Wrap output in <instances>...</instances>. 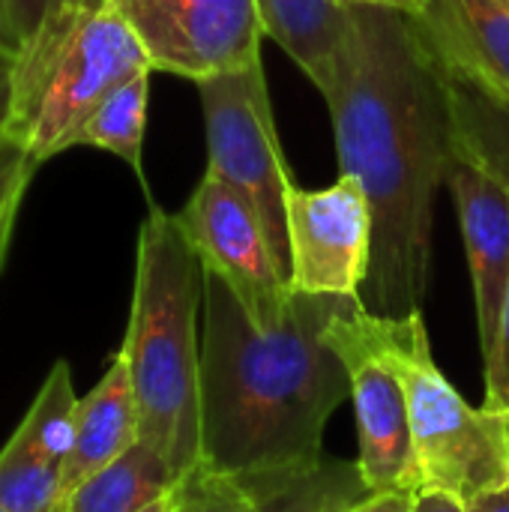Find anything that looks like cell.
<instances>
[{
    "mask_svg": "<svg viewBox=\"0 0 509 512\" xmlns=\"http://www.w3.org/2000/svg\"><path fill=\"white\" fill-rule=\"evenodd\" d=\"M63 468L42 459L18 432L0 450V510L63 512Z\"/></svg>",
    "mask_w": 509,
    "mask_h": 512,
    "instance_id": "ffe728a7",
    "label": "cell"
},
{
    "mask_svg": "<svg viewBox=\"0 0 509 512\" xmlns=\"http://www.w3.org/2000/svg\"><path fill=\"white\" fill-rule=\"evenodd\" d=\"M291 291L363 297L372 273L375 219L366 186L339 174L324 189L291 186L288 204Z\"/></svg>",
    "mask_w": 509,
    "mask_h": 512,
    "instance_id": "30bf717a",
    "label": "cell"
},
{
    "mask_svg": "<svg viewBox=\"0 0 509 512\" xmlns=\"http://www.w3.org/2000/svg\"><path fill=\"white\" fill-rule=\"evenodd\" d=\"M15 219H18V210L6 213L0 219V261L6 258V249H9V240H12V231H15Z\"/></svg>",
    "mask_w": 509,
    "mask_h": 512,
    "instance_id": "1f68e13d",
    "label": "cell"
},
{
    "mask_svg": "<svg viewBox=\"0 0 509 512\" xmlns=\"http://www.w3.org/2000/svg\"><path fill=\"white\" fill-rule=\"evenodd\" d=\"M78 393L72 387V372L66 360H57L45 375L30 411L18 423V435L51 465L63 468L72 444H75V423H78Z\"/></svg>",
    "mask_w": 509,
    "mask_h": 512,
    "instance_id": "d6986e66",
    "label": "cell"
},
{
    "mask_svg": "<svg viewBox=\"0 0 509 512\" xmlns=\"http://www.w3.org/2000/svg\"><path fill=\"white\" fill-rule=\"evenodd\" d=\"M354 30L324 96L342 174L372 201L375 243L366 309L402 318L420 309L432 270L435 195L456 159L450 99L438 57L414 18L351 6Z\"/></svg>",
    "mask_w": 509,
    "mask_h": 512,
    "instance_id": "6da1fadb",
    "label": "cell"
},
{
    "mask_svg": "<svg viewBox=\"0 0 509 512\" xmlns=\"http://www.w3.org/2000/svg\"><path fill=\"white\" fill-rule=\"evenodd\" d=\"M441 63V60H438ZM456 156L474 162L509 189V87L441 63Z\"/></svg>",
    "mask_w": 509,
    "mask_h": 512,
    "instance_id": "9a60e30c",
    "label": "cell"
},
{
    "mask_svg": "<svg viewBox=\"0 0 509 512\" xmlns=\"http://www.w3.org/2000/svg\"><path fill=\"white\" fill-rule=\"evenodd\" d=\"M0 512H3V510H0Z\"/></svg>",
    "mask_w": 509,
    "mask_h": 512,
    "instance_id": "d590c367",
    "label": "cell"
},
{
    "mask_svg": "<svg viewBox=\"0 0 509 512\" xmlns=\"http://www.w3.org/2000/svg\"><path fill=\"white\" fill-rule=\"evenodd\" d=\"M357 462L324 456L318 465L273 480L267 512H351L369 498Z\"/></svg>",
    "mask_w": 509,
    "mask_h": 512,
    "instance_id": "ac0fdd59",
    "label": "cell"
},
{
    "mask_svg": "<svg viewBox=\"0 0 509 512\" xmlns=\"http://www.w3.org/2000/svg\"><path fill=\"white\" fill-rule=\"evenodd\" d=\"M411 512H468V504H462L450 492L423 486L420 492H414V507H411Z\"/></svg>",
    "mask_w": 509,
    "mask_h": 512,
    "instance_id": "484cf974",
    "label": "cell"
},
{
    "mask_svg": "<svg viewBox=\"0 0 509 512\" xmlns=\"http://www.w3.org/2000/svg\"><path fill=\"white\" fill-rule=\"evenodd\" d=\"M180 507H183V492L177 486V489H171L168 495H162L159 501H153L150 507H144V510L138 512H180Z\"/></svg>",
    "mask_w": 509,
    "mask_h": 512,
    "instance_id": "4dcf8cb0",
    "label": "cell"
},
{
    "mask_svg": "<svg viewBox=\"0 0 509 512\" xmlns=\"http://www.w3.org/2000/svg\"><path fill=\"white\" fill-rule=\"evenodd\" d=\"M69 0H9V15L18 33V51L42 30V24L57 15Z\"/></svg>",
    "mask_w": 509,
    "mask_h": 512,
    "instance_id": "cb8c5ba5",
    "label": "cell"
},
{
    "mask_svg": "<svg viewBox=\"0 0 509 512\" xmlns=\"http://www.w3.org/2000/svg\"><path fill=\"white\" fill-rule=\"evenodd\" d=\"M138 441H141L138 402H135L126 357L117 351L99 384L78 402L75 444L63 465V492L69 495L81 480L120 459Z\"/></svg>",
    "mask_w": 509,
    "mask_h": 512,
    "instance_id": "4fadbf2b",
    "label": "cell"
},
{
    "mask_svg": "<svg viewBox=\"0 0 509 512\" xmlns=\"http://www.w3.org/2000/svg\"><path fill=\"white\" fill-rule=\"evenodd\" d=\"M69 3H84V6H90V3H108V0H69Z\"/></svg>",
    "mask_w": 509,
    "mask_h": 512,
    "instance_id": "d6a6232c",
    "label": "cell"
},
{
    "mask_svg": "<svg viewBox=\"0 0 509 512\" xmlns=\"http://www.w3.org/2000/svg\"><path fill=\"white\" fill-rule=\"evenodd\" d=\"M0 267H3V261H0Z\"/></svg>",
    "mask_w": 509,
    "mask_h": 512,
    "instance_id": "836d02e7",
    "label": "cell"
},
{
    "mask_svg": "<svg viewBox=\"0 0 509 512\" xmlns=\"http://www.w3.org/2000/svg\"><path fill=\"white\" fill-rule=\"evenodd\" d=\"M180 510H183V507H180Z\"/></svg>",
    "mask_w": 509,
    "mask_h": 512,
    "instance_id": "e575fe53",
    "label": "cell"
},
{
    "mask_svg": "<svg viewBox=\"0 0 509 512\" xmlns=\"http://www.w3.org/2000/svg\"><path fill=\"white\" fill-rule=\"evenodd\" d=\"M204 267L177 219L150 204L138 231L126 357L141 441L186 480L204 462L201 447V330Z\"/></svg>",
    "mask_w": 509,
    "mask_h": 512,
    "instance_id": "3957f363",
    "label": "cell"
},
{
    "mask_svg": "<svg viewBox=\"0 0 509 512\" xmlns=\"http://www.w3.org/2000/svg\"><path fill=\"white\" fill-rule=\"evenodd\" d=\"M195 87L204 108L207 171L240 189L255 204L291 276L285 204L294 177L282 156L264 63L204 78Z\"/></svg>",
    "mask_w": 509,
    "mask_h": 512,
    "instance_id": "8992f818",
    "label": "cell"
},
{
    "mask_svg": "<svg viewBox=\"0 0 509 512\" xmlns=\"http://www.w3.org/2000/svg\"><path fill=\"white\" fill-rule=\"evenodd\" d=\"M150 75L153 69L135 72L117 84L81 126L75 147H96L123 159L135 177L144 183V129H147V102H150Z\"/></svg>",
    "mask_w": 509,
    "mask_h": 512,
    "instance_id": "e0dca14e",
    "label": "cell"
},
{
    "mask_svg": "<svg viewBox=\"0 0 509 512\" xmlns=\"http://www.w3.org/2000/svg\"><path fill=\"white\" fill-rule=\"evenodd\" d=\"M204 273L219 276L258 330L282 324L291 306V276L279 258L255 204L204 171L201 183L177 213Z\"/></svg>",
    "mask_w": 509,
    "mask_h": 512,
    "instance_id": "ba28073f",
    "label": "cell"
},
{
    "mask_svg": "<svg viewBox=\"0 0 509 512\" xmlns=\"http://www.w3.org/2000/svg\"><path fill=\"white\" fill-rule=\"evenodd\" d=\"M270 477H231L210 468L192 471L183 483V510L180 512H267V492L273 480Z\"/></svg>",
    "mask_w": 509,
    "mask_h": 512,
    "instance_id": "44dd1931",
    "label": "cell"
},
{
    "mask_svg": "<svg viewBox=\"0 0 509 512\" xmlns=\"http://www.w3.org/2000/svg\"><path fill=\"white\" fill-rule=\"evenodd\" d=\"M411 507H414V492H381V495H369L351 512H411Z\"/></svg>",
    "mask_w": 509,
    "mask_h": 512,
    "instance_id": "4316f807",
    "label": "cell"
},
{
    "mask_svg": "<svg viewBox=\"0 0 509 512\" xmlns=\"http://www.w3.org/2000/svg\"><path fill=\"white\" fill-rule=\"evenodd\" d=\"M342 3H348V6H387V9H402L408 15H414L423 6V0H342Z\"/></svg>",
    "mask_w": 509,
    "mask_h": 512,
    "instance_id": "f546056e",
    "label": "cell"
},
{
    "mask_svg": "<svg viewBox=\"0 0 509 512\" xmlns=\"http://www.w3.org/2000/svg\"><path fill=\"white\" fill-rule=\"evenodd\" d=\"M354 297L297 294L258 330L231 288L204 273L201 468L231 477L294 474L324 459V429L351 378L324 330Z\"/></svg>",
    "mask_w": 509,
    "mask_h": 512,
    "instance_id": "7a4b0ae2",
    "label": "cell"
},
{
    "mask_svg": "<svg viewBox=\"0 0 509 512\" xmlns=\"http://www.w3.org/2000/svg\"><path fill=\"white\" fill-rule=\"evenodd\" d=\"M264 36L273 39L327 96L354 30V9L342 0H255Z\"/></svg>",
    "mask_w": 509,
    "mask_h": 512,
    "instance_id": "5bb4252c",
    "label": "cell"
},
{
    "mask_svg": "<svg viewBox=\"0 0 509 512\" xmlns=\"http://www.w3.org/2000/svg\"><path fill=\"white\" fill-rule=\"evenodd\" d=\"M0 45H9L18 51V33H15L12 15H9V0H0Z\"/></svg>",
    "mask_w": 509,
    "mask_h": 512,
    "instance_id": "f1b7e54d",
    "label": "cell"
},
{
    "mask_svg": "<svg viewBox=\"0 0 509 512\" xmlns=\"http://www.w3.org/2000/svg\"><path fill=\"white\" fill-rule=\"evenodd\" d=\"M378 339L405 387L423 486L462 504L509 489V411L474 408L447 381L420 309L402 318L378 315Z\"/></svg>",
    "mask_w": 509,
    "mask_h": 512,
    "instance_id": "5b68a950",
    "label": "cell"
},
{
    "mask_svg": "<svg viewBox=\"0 0 509 512\" xmlns=\"http://www.w3.org/2000/svg\"><path fill=\"white\" fill-rule=\"evenodd\" d=\"M447 186L468 249L477 333L480 351L486 357L495 345L498 318L509 288V189L462 156L453 159Z\"/></svg>",
    "mask_w": 509,
    "mask_h": 512,
    "instance_id": "8fae6325",
    "label": "cell"
},
{
    "mask_svg": "<svg viewBox=\"0 0 509 512\" xmlns=\"http://www.w3.org/2000/svg\"><path fill=\"white\" fill-rule=\"evenodd\" d=\"M36 168L39 165L30 159L24 144H18L9 135H0V219L21 207V198H24Z\"/></svg>",
    "mask_w": 509,
    "mask_h": 512,
    "instance_id": "603a6c76",
    "label": "cell"
},
{
    "mask_svg": "<svg viewBox=\"0 0 509 512\" xmlns=\"http://www.w3.org/2000/svg\"><path fill=\"white\" fill-rule=\"evenodd\" d=\"M15 72H18V51L9 45H0V135H6V123L12 111Z\"/></svg>",
    "mask_w": 509,
    "mask_h": 512,
    "instance_id": "d4e9b609",
    "label": "cell"
},
{
    "mask_svg": "<svg viewBox=\"0 0 509 512\" xmlns=\"http://www.w3.org/2000/svg\"><path fill=\"white\" fill-rule=\"evenodd\" d=\"M468 512H509V489H501V492H492V495H483V498L471 501Z\"/></svg>",
    "mask_w": 509,
    "mask_h": 512,
    "instance_id": "83f0119b",
    "label": "cell"
},
{
    "mask_svg": "<svg viewBox=\"0 0 509 512\" xmlns=\"http://www.w3.org/2000/svg\"><path fill=\"white\" fill-rule=\"evenodd\" d=\"M351 378L357 414V468L372 495L420 492L423 477L414 453L408 399L396 366L378 339V315L363 297L348 300L324 330Z\"/></svg>",
    "mask_w": 509,
    "mask_h": 512,
    "instance_id": "52a82bcc",
    "label": "cell"
},
{
    "mask_svg": "<svg viewBox=\"0 0 509 512\" xmlns=\"http://www.w3.org/2000/svg\"><path fill=\"white\" fill-rule=\"evenodd\" d=\"M180 483L171 465L150 444L138 441L120 459L81 480L66 495L63 512H138Z\"/></svg>",
    "mask_w": 509,
    "mask_h": 512,
    "instance_id": "2e32d148",
    "label": "cell"
},
{
    "mask_svg": "<svg viewBox=\"0 0 509 512\" xmlns=\"http://www.w3.org/2000/svg\"><path fill=\"white\" fill-rule=\"evenodd\" d=\"M150 57L111 3H66L18 51L6 135L24 144L36 165L75 147L96 105Z\"/></svg>",
    "mask_w": 509,
    "mask_h": 512,
    "instance_id": "277c9868",
    "label": "cell"
},
{
    "mask_svg": "<svg viewBox=\"0 0 509 512\" xmlns=\"http://www.w3.org/2000/svg\"><path fill=\"white\" fill-rule=\"evenodd\" d=\"M141 39L153 72L204 81L261 63L255 0H108Z\"/></svg>",
    "mask_w": 509,
    "mask_h": 512,
    "instance_id": "9c48e42d",
    "label": "cell"
},
{
    "mask_svg": "<svg viewBox=\"0 0 509 512\" xmlns=\"http://www.w3.org/2000/svg\"><path fill=\"white\" fill-rule=\"evenodd\" d=\"M411 18L441 63L509 87V0H423Z\"/></svg>",
    "mask_w": 509,
    "mask_h": 512,
    "instance_id": "7c38bea8",
    "label": "cell"
},
{
    "mask_svg": "<svg viewBox=\"0 0 509 512\" xmlns=\"http://www.w3.org/2000/svg\"><path fill=\"white\" fill-rule=\"evenodd\" d=\"M483 405L492 411H509V288L498 318L492 351L483 357Z\"/></svg>",
    "mask_w": 509,
    "mask_h": 512,
    "instance_id": "7402d4cb",
    "label": "cell"
}]
</instances>
